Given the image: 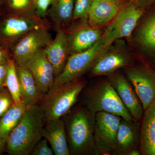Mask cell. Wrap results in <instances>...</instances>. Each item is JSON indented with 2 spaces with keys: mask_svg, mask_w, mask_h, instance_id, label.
Segmentation results:
<instances>
[{
  "mask_svg": "<svg viewBox=\"0 0 155 155\" xmlns=\"http://www.w3.org/2000/svg\"><path fill=\"white\" fill-rule=\"evenodd\" d=\"M5 87L10 92L14 103L17 106H22L20 86L16 65L12 58L8 61V72L5 81Z\"/></svg>",
  "mask_w": 155,
  "mask_h": 155,
  "instance_id": "25",
  "label": "cell"
},
{
  "mask_svg": "<svg viewBox=\"0 0 155 155\" xmlns=\"http://www.w3.org/2000/svg\"><path fill=\"white\" fill-rule=\"evenodd\" d=\"M131 58L119 51L104 52L98 58L89 71L92 77L111 75L122 67L129 66Z\"/></svg>",
  "mask_w": 155,
  "mask_h": 155,
  "instance_id": "17",
  "label": "cell"
},
{
  "mask_svg": "<svg viewBox=\"0 0 155 155\" xmlns=\"http://www.w3.org/2000/svg\"><path fill=\"white\" fill-rule=\"evenodd\" d=\"M108 76L119 98L134 121L140 122L143 114V107L130 81L127 77L121 74L114 75L113 73Z\"/></svg>",
  "mask_w": 155,
  "mask_h": 155,
  "instance_id": "12",
  "label": "cell"
},
{
  "mask_svg": "<svg viewBox=\"0 0 155 155\" xmlns=\"http://www.w3.org/2000/svg\"><path fill=\"white\" fill-rule=\"evenodd\" d=\"M87 83V81L81 77L50 89L38 104L45 122L65 116L75 105Z\"/></svg>",
  "mask_w": 155,
  "mask_h": 155,
  "instance_id": "4",
  "label": "cell"
},
{
  "mask_svg": "<svg viewBox=\"0 0 155 155\" xmlns=\"http://www.w3.org/2000/svg\"><path fill=\"white\" fill-rule=\"evenodd\" d=\"M140 123L121 119L116 136V147L113 155H127L134 149H140Z\"/></svg>",
  "mask_w": 155,
  "mask_h": 155,
  "instance_id": "13",
  "label": "cell"
},
{
  "mask_svg": "<svg viewBox=\"0 0 155 155\" xmlns=\"http://www.w3.org/2000/svg\"><path fill=\"white\" fill-rule=\"evenodd\" d=\"M4 14L3 8V0H0V17Z\"/></svg>",
  "mask_w": 155,
  "mask_h": 155,
  "instance_id": "35",
  "label": "cell"
},
{
  "mask_svg": "<svg viewBox=\"0 0 155 155\" xmlns=\"http://www.w3.org/2000/svg\"><path fill=\"white\" fill-rule=\"evenodd\" d=\"M129 0H91L87 22L91 27L103 26L114 19Z\"/></svg>",
  "mask_w": 155,
  "mask_h": 155,
  "instance_id": "14",
  "label": "cell"
},
{
  "mask_svg": "<svg viewBox=\"0 0 155 155\" xmlns=\"http://www.w3.org/2000/svg\"><path fill=\"white\" fill-rule=\"evenodd\" d=\"M11 58L8 49L0 45V65L7 64Z\"/></svg>",
  "mask_w": 155,
  "mask_h": 155,
  "instance_id": "31",
  "label": "cell"
},
{
  "mask_svg": "<svg viewBox=\"0 0 155 155\" xmlns=\"http://www.w3.org/2000/svg\"><path fill=\"white\" fill-rule=\"evenodd\" d=\"M66 32L70 54L88 49L102 37L100 30L87 25L86 23H82L75 29Z\"/></svg>",
  "mask_w": 155,
  "mask_h": 155,
  "instance_id": "19",
  "label": "cell"
},
{
  "mask_svg": "<svg viewBox=\"0 0 155 155\" xmlns=\"http://www.w3.org/2000/svg\"><path fill=\"white\" fill-rule=\"evenodd\" d=\"M42 137L48 140L54 155H70L63 118L46 122L43 129Z\"/></svg>",
  "mask_w": 155,
  "mask_h": 155,
  "instance_id": "18",
  "label": "cell"
},
{
  "mask_svg": "<svg viewBox=\"0 0 155 155\" xmlns=\"http://www.w3.org/2000/svg\"><path fill=\"white\" fill-rule=\"evenodd\" d=\"M44 50L49 61L54 67L55 79L64 70L70 55L69 40L66 31L56 32L55 38Z\"/></svg>",
  "mask_w": 155,
  "mask_h": 155,
  "instance_id": "15",
  "label": "cell"
},
{
  "mask_svg": "<svg viewBox=\"0 0 155 155\" xmlns=\"http://www.w3.org/2000/svg\"><path fill=\"white\" fill-rule=\"evenodd\" d=\"M141 154V152H140V149H134L129 152L127 155H140Z\"/></svg>",
  "mask_w": 155,
  "mask_h": 155,
  "instance_id": "34",
  "label": "cell"
},
{
  "mask_svg": "<svg viewBox=\"0 0 155 155\" xmlns=\"http://www.w3.org/2000/svg\"><path fill=\"white\" fill-rule=\"evenodd\" d=\"M49 25H44L28 31L9 50L16 65H24L37 52L53 40Z\"/></svg>",
  "mask_w": 155,
  "mask_h": 155,
  "instance_id": "8",
  "label": "cell"
},
{
  "mask_svg": "<svg viewBox=\"0 0 155 155\" xmlns=\"http://www.w3.org/2000/svg\"><path fill=\"white\" fill-rule=\"evenodd\" d=\"M44 49L37 52L24 65L32 74L43 95L52 87L55 81L54 67L47 57Z\"/></svg>",
  "mask_w": 155,
  "mask_h": 155,
  "instance_id": "11",
  "label": "cell"
},
{
  "mask_svg": "<svg viewBox=\"0 0 155 155\" xmlns=\"http://www.w3.org/2000/svg\"><path fill=\"white\" fill-rule=\"evenodd\" d=\"M8 68V62L7 64L0 65V91L5 87Z\"/></svg>",
  "mask_w": 155,
  "mask_h": 155,
  "instance_id": "30",
  "label": "cell"
},
{
  "mask_svg": "<svg viewBox=\"0 0 155 155\" xmlns=\"http://www.w3.org/2000/svg\"><path fill=\"white\" fill-rule=\"evenodd\" d=\"M3 8L4 14L38 17L35 14V0H3Z\"/></svg>",
  "mask_w": 155,
  "mask_h": 155,
  "instance_id": "23",
  "label": "cell"
},
{
  "mask_svg": "<svg viewBox=\"0 0 155 155\" xmlns=\"http://www.w3.org/2000/svg\"><path fill=\"white\" fill-rule=\"evenodd\" d=\"M105 49L104 41L102 37L88 49L70 54L64 70L55 79L53 86L62 85L82 77L90 70Z\"/></svg>",
  "mask_w": 155,
  "mask_h": 155,
  "instance_id": "5",
  "label": "cell"
},
{
  "mask_svg": "<svg viewBox=\"0 0 155 155\" xmlns=\"http://www.w3.org/2000/svg\"><path fill=\"white\" fill-rule=\"evenodd\" d=\"M31 155H54L51 147L48 145V142L46 139L40 140L34 148Z\"/></svg>",
  "mask_w": 155,
  "mask_h": 155,
  "instance_id": "28",
  "label": "cell"
},
{
  "mask_svg": "<svg viewBox=\"0 0 155 155\" xmlns=\"http://www.w3.org/2000/svg\"><path fill=\"white\" fill-rule=\"evenodd\" d=\"M144 11L134 0H129L114 17L102 37L105 48L116 40L129 36Z\"/></svg>",
  "mask_w": 155,
  "mask_h": 155,
  "instance_id": "7",
  "label": "cell"
},
{
  "mask_svg": "<svg viewBox=\"0 0 155 155\" xmlns=\"http://www.w3.org/2000/svg\"><path fill=\"white\" fill-rule=\"evenodd\" d=\"M74 4L75 0H53L46 19L56 32L68 30L73 21Z\"/></svg>",
  "mask_w": 155,
  "mask_h": 155,
  "instance_id": "16",
  "label": "cell"
},
{
  "mask_svg": "<svg viewBox=\"0 0 155 155\" xmlns=\"http://www.w3.org/2000/svg\"><path fill=\"white\" fill-rule=\"evenodd\" d=\"M53 0H35V14L42 19H46L48 11Z\"/></svg>",
  "mask_w": 155,
  "mask_h": 155,
  "instance_id": "29",
  "label": "cell"
},
{
  "mask_svg": "<svg viewBox=\"0 0 155 155\" xmlns=\"http://www.w3.org/2000/svg\"><path fill=\"white\" fill-rule=\"evenodd\" d=\"M22 104L28 106L38 104L44 95L37 86L33 76L25 65H16Z\"/></svg>",
  "mask_w": 155,
  "mask_h": 155,
  "instance_id": "21",
  "label": "cell"
},
{
  "mask_svg": "<svg viewBox=\"0 0 155 155\" xmlns=\"http://www.w3.org/2000/svg\"><path fill=\"white\" fill-rule=\"evenodd\" d=\"M63 118L70 155H96L95 114L80 104L74 106Z\"/></svg>",
  "mask_w": 155,
  "mask_h": 155,
  "instance_id": "1",
  "label": "cell"
},
{
  "mask_svg": "<svg viewBox=\"0 0 155 155\" xmlns=\"http://www.w3.org/2000/svg\"><path fill=\"white\" fill-rule=\"evenodd\" d=\"M45 124L44 116L38 105L28 106L7 138L5 152L11 155H31L43 138Z\"/></svg>",
  "mask_w": 155,
  "mask_h": 155,
  "instance_id": "2",
  "label": "cell"
},
{
  "mask_svg": "<svg viewBox=\"0 0 155 155\" xmlns=\"http://www.w3.org/2000/svg\"><path fill=\"white\" fill-rule=\"evenodd\" d=\"M79 97L81 104L95 114L106 112L128 121L134 120L109 79L91 85L87 83Z\"/></svg>",
  "mask_w": 155,
  "mask_h": 155,
  "instance_id": "3",
  "label": "cell"
},
{
  "mask_svg": "<svg viewBox=\"0 0 155 155\" xmlns=\"http://www.w3.org/2000/svg\"><path fill=\"white\" fill-rule=\"evenodd\" d=\"M14 102L10 92L5 87L0 91V118L13 104Z\"/></svg>",
  "mask_w": 155,
  "mask_h": 155,
  "instance_id": "27",
  "label": "cell"
},
{
  "mask_svg": "<svg viewBox=\"0 0 155 155\" xmlns=\"http://www.w3.org/2000/svg\"><path fill=\"white\" fill-rule=\"evenodd\" d=\"M125 72L145 110L155 101V72L139 66L128 67Z\"/></svg>",
  "mask_w": 155,
  "mask_h": 155,
  "instance_id": "10",
  "label": "cell"
},
{
  "mask_svg": "<svg viewBox=\"0 0 155 155\" xmlns=\"http://www.w3.org/2000/svg\"><path fill=\"white\" fill-rule=\"evenodd\" d=\"M140 29L138 40L147 49L155 54V9Z\"/></svg>",
  "mask_w": 155,
  "mask_h": 155,
  "instance_id": "24",
  "label": "cell"
},
{
  "mask_svg": "<svg viewBox=\"0 0 155 155\" xmlns=\"http://www.w3.org/2000/svg\"><path fill=\"white\" fill-rule=\"evenodd\" d=\"M27 107L24 105L17 106L14 103L0 118V139L8 138L18 125Z\"/></svg>",
  "mask_w": 155,
  "mask_h": 155,
  "instance_id": "22",
  "label": "cell"
},
{
  "mask_svg": "<svg viewBox=\"0 0 155 155\" xmlns=\"http://www.w3.org/2000/svg\"><path fill=\"white\" fill-rule=\"evenodd\" d=\"M91 0H75L73 21L80 19L82 23L87 22L89 9Z\"/></svg>",
  "mask_w": 155,
  "mask_h": 155,
  "instance_id": "26",
  "label": "cell"
},
{
  "mask_svg": "<svg viewBox=\"0 0 155 155\" xmlns=\"http://www.w3.org/2000/svg\"><path fill=\"white\" fill-rule=\"evenodd\" d=\"M122 119L120 116L106 112L95 114L94 138L96 155H113Z\"/></svg>",
  "mask_w": 155,
  "mask_h": 155,
  "instance_id": "9",
  "label": "cell"
},
{
  "mask_svg": "<svg viewBox=\"0 0 155 155\" xmlns=\"http://www.w3.org/2000/svg\"><path fill=\"white\" fill-rule=\"evenodd\" d=\"M7 138L0 139V155L5 151Z\"/></svg>",
  "mask_w": 155,
  "mask_h": 155,
  "instance_id": "33",
  "label": "cell"
},
{
  "mask_svg": "<svg viewBox=\"0 0 155 155\" xmlns=\"http://www.w3.org/2000/svg\"><path fill=\"white\" fill-rule=\"evenodd\" d=\"M134 1L140 7L144 10L155 3V0H134Z\"/></svg>",
  "mask_w": 155,
  "mask_h": 155,
  "instance_id": "32",
  "label": "cell"
},
{
  "mask_svg": "<svg viewBox=\"0 0 155 155\" xmlns=\"http://www.w3.org/2000/svg\"><path fill=\"white\" fill-rule=\"evenodd\" d=\"M44 25L50 26L46 19L38 17L3 14L0 17V45L9 50L28 31Z\"/></svg>",
  "mask_w": 155,
  "mask_h": 155,
  "instance_id": "6",
  "label": "cell"
},
{
  "mask_svg": "<svg viewBox=\"0 0 155 155\" xmlns=\"http://www.w3.org/2000/svg\"><path fill=\"white\" fill-rule=\"evenodd\" d=\"M140 124L142 155H155V101L145 110Z\"/></svg>",
  "mask_w": 155,
  "mask_h": 155,
  "instance_id": "20",
  "label": "cell"
}]
</instances>
